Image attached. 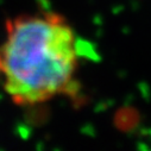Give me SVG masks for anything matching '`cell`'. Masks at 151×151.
<instances>
[{
	"label": "cell",
	"mask_w": 151,
	"mask_h": 151,
	"mask_svg": "<svg viewBox=\"0 0 151 151\" xmlns=\"http://www.w3.org/2000/svg\"><path fill=\"white\" fill-rule=\"evenodd\" d=\"M81 45L56 13L20 16L6 24L0 44V82L12 101L35 106L78 91Z\"/></svg>",
	"instance_id": "obj_1"
}]
</instances>
